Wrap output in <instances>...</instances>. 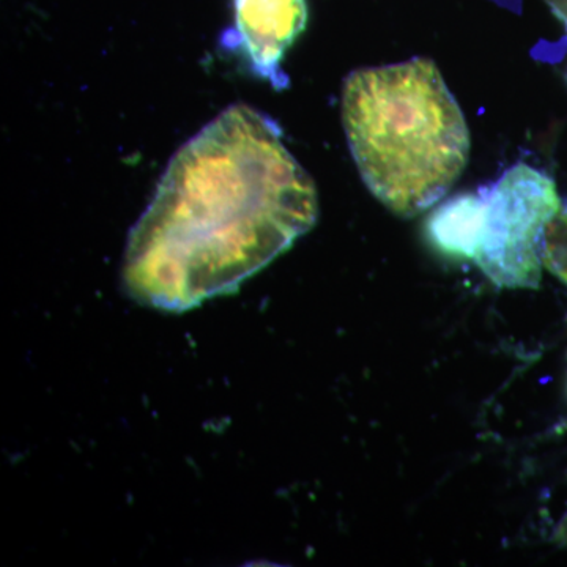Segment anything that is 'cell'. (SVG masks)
Wrapping results in <instances>:
<instances>
[{"label": "cell", "instance_id": "obj_1", "mask_svg": "<svg viewBox=\"0 0 567 567\" xmlns=\"http://www.w3.org/2000/svg\"><path fill=\"white\" fill-rule=\"evenodd\" d=\"M317 216L315 182L278 123L235 104L175 152L130 234L123 282L142 305L189 311L237 292Z\"/></svg>", "mask_w": 567, "mask_h": 567}, {"label": "cell", "instance_id": "obj_2", "mask_svg": "<svg viewBox=\"0 0 567 567\" xmlns=\"http://www.w3.org/2000/svg\"><path fill=\"white\" fill-rule=\"evenodd\" d=\"M342 121L365 186L402 218L440 203L468 164L464 112L429 59L353 71Z\"/></svg>", "mask_w": 567, "mask_h": 567}, {"label": "cell", "instance_id": "obj_3", "mask_svg": "<svg viewBox=\"0 0 567 567\" xmlns=\"http://www.w3.org/2000/svg\"><path fill=\"white\" fill-rule=\"evenodd\" d=\"M483 224L473 262L505 289H537L543 278L544 229L563 207L554 178L517 163L477 189Z\"/></svg>", "mask_w": 567, "mask_h": 567}, {"label": "cell", "instance_id": "obj_4", "mask_svg": "<svg viewBox=\"0 0 567 567\" xmlns=\"http://www.w3.org/2000/svg\"><path fill=\"white\" fill-rule=\"evenodd\" d=\"M235 44L276 91L289 87L282 61L308 24L306 0H234Z\"/></svg>", "mask_w": 567, "mask_h": 567}, {"label": "cell", "instance_id": "obj_5", "mask_svg": "<svg viewBox=\"0 0 567 567\" xmlns=\"http://www.w3.org/2000/svg\"><path fill=\"white\" fill-rule=\"evenodd\" d=\"M483 224V199L480 193L451 197L429 216L425 233L440 251L451 257L473 260Z\"/></svg>", "mask_w": 567, "mask_h": 567}, {"label": "cell", "instance_id": "obj_6", "mask_svg": "<svg viewBox=\"0 0 567 567\" xmlns=\"http://www.w3.org/2000/svg\"><path fill=\"white\" fill-rule=\"evenodd\" d=\"M540 257H543L544 267L567 286V205L565 204L544 229Z\"/></svg>", "mask_w": 567, "mask_h": 567}, {"label": "cell", "instance_id": "obj_7", "mask_svg": "<svg viewBox=\"0 0 567 567\" xmlns=\"http://www.w3.org/2000/svg\"><path fill=\"white\" fill-rule=\"evenodd\" d=\"M546 3L551 13L563 22L567 31V0H546Z\"/></svg>", "mask_w": 567, "mask_h": 567}, {"label": "cell", "instance_id": "obj_8", "mask_svg": "<svg viewBox=\"0 0 567 567\" xmlns=\"http://www.w3.org/2000/svg\"><path fill=\"white\" fill-rule=\"evenodd\" d=\"M554 539L558 546L567 547V513L561 518V522H559L557 529H555Z\"/></svg>", "mask_w": 567, "mask_h": 567}]
</instances>
